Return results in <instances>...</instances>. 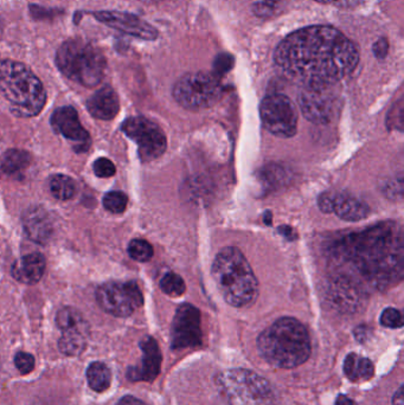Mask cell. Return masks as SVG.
<instances>
[{"mask_svg":"<svg viewBox=\"0 0 404 405\" xmlns=\"http://www.w3.org/2000/svg\"><path fill=\"white\" fill-rule=\"evenodd\" d=\"M274 61L286 76L305 87H323L349 76L358 66L359 52L337 29L314 25L281 40Z\"/></svg>","mask_w":404,"mask_h":405,"instance_id":"1","label":"cell"},{"mask_svg":"<svg viewBox=\"0 0 404 405\" xmlns=\"http://www.w3.org/2000/svg\"><path fill=\"white\" fill-rule=\"evenodd\" d=\"M128 197L121 191H111L103 198V206L113 213H121L126 210Z\"/></svg>","mask_w":404,"mask_h":405,"instance_id":"29","label":"cell"},{"mask_svg":"<svg viewBox=\"0 0 404 405\" xmlns=\"http://www.w3.org/2000/svg\"><path fill=\"white\" fill-rule=\"evenodd\" d=\"M23 225L26 235L37 243H47L54 234L52 220L42 208L28 210L23 217Z\"/></svg>","mask_w":404,"mask_h":405,"instance_id":"18","label":"cell"},{"mask_svg":"<svg viewBox=\"0 0 404 405\" xmlns=\"http://www.w3.org/2000/svg\"><path fill=\"white\" fill-rule=\"evenodd\" d=\"M258 347L267 362L293 369L309 359L311 340L306 327L297 319L281 318L262 332Z\"/></svg>","mask_w":404,"mask_h":405,"instance_id":"3","label":"cell"},{"mask_svg":"<svg viewBox=\"0 0 404 405\" xmlns=\"http://www.w3.org/2000/svg\"><path fill=\"white\" fill-rule=\"evenodd\" d=\"M260 115L265 130L277 137L292 138L297 133V110L286 95L265 96L260 106Z\"/></svg>","mask_w":404,"mask_h":405,"instance_id":"8","label":"cell"},{"mask_svg":"<svg viewBox=\"0 0 404 405\" xmlns=\"http://www.w3.org/2000/svg\"><path fill=\"white\" fill-rule=\"evenodd\" d=\"M380 323L388 328H401L403 326V318L400 311L395 308H387L380 315Z\"/></svg>","mask_w":404,"mask_h":405,"instance_id":"30","label":"cell"},{"mask_svg":"<svg viewBox=\"0 0 404 405\" xmlns=\"http://www.w3.org/2000/svg\"><path fill=\"white\" fill-rule=\"evenodd\" d=\"M61 72L84 87H96L104 76L106 59L99 47L82 38H72L61 45L56 54Z\"/></svg>","mask_w":404,"mask_h":405,"instance_id":"6","label":"cell"},{"mask_svg":"<svg viewBox=\"0 0 404 405\" xmlns=\"http://www.w3.org/2000/svg\"><path fill=\"white\" fill-rule=\"evenodd\" d=\"M0 91L11 103L13 113L22 118L40 114L47 102L40 79L25 64L11 59L0 61Z\"/></svg>","mask_w":404,"mask_h":405,"instance_id":"5","label":"cell"},{"mask_svg":"<svg viewBox=\"0 0 404 405\" xmlns=\"http://www.w3.org/2000/svg\"><path fill=\"white\" fill-rule=\"evenodd\" d=\"M52 126L56 133L74 142L76 152L82 153L89 148L91 137L79 121V114L72 107H62L52 114Z\"/></svg>","mask_w":404,"mask_h":405,"instance_id":"14","label":"cell"},{"mask_svg":"<svg viewBox=\"0 0 404 405\" xmlns=\"http://www.w3.org/2000/svg\"><path fill=\"white\" fill-rule=\"evenodd\" d=\"M387 49H388V47H387V40H380V42L375 45V52H376V55L378 54L380 50H382V52H380V57H384V56L387 55Z\"/></svg>","mask_w":404,"mask_h":405,"instance_id":"36","label":"cell"},{"mask_svg":"<svg viewBox=\"0 0 404 405\" xmlns=\"http://www.w3.org/2000/svg\"><path fill=\"white\" fill-rule=\"evenodd\" d=\"M88 333L79 330L62 332V337L59 340L61 352L65 356H79L87 346Z\"/></svg>","mask_w":404,"mask_h":405,"instance_id":"24","label":"cell"},{"mask_svg":"<svg viewBox=\"0 0 404 405\" xmlns=\"http://www.w3.org/2000/svg\"><path fill=\"white\" fill-rule=\"evenodd\" d=\"M318 3H321V4H331V3H336L338 0H316Z\"/></svg>","mask_w":404,"mask_h":405,"instance_id":"39","label":"cell"},{"mask_svg":"<svg viewBox=\"0 0 404 405\" xmlns=\"http://www.w3.org/2000/svg\"><path fill=\"white\" fill-rule=\"evenodd\" d=\"M94 172L99 178H109L114 176L116 169L109 159L100 158L94 162Z\"/></svg>","mask_w":404,"mask_h":405,"instance_id":"31","label":"cell"},{"mask_svg":"<svg viewBox=\"0 0 404 405\" xmlns=\"http://www.w3.org/2000/svg\"><path fill=\"white\" fill-rule=\"evenodd\" d=\"M202 342L201 313L190 303H184L176 312L172 325V347L189 349Z\"/></svg>","mask_w":404,"mask_h":405,"instance_id":"11","label":"cell"},{"mask_svg":"<svg viewBox=\"0 0 404 405\" xmlns=\"http://www.w3.org/2000/svg\"><path fill=\"white\" fill-rule=\"evenodd\" d=\"M56 323L62 332L79 330V332L89 333L87 321L84 320L79 311H76L75 308H72V307H64L57 313Z\"/></svg>","mask_w":404,"mask_h":405,"instance_id":"23","label":"cell"},{"mask_svg":"<svg viewBox=\"0 0 404 405\" xmlns=\"http://www.w3.org/2000/svg\"><path fill=\"white\" fill-rule=\"evenodd\" d=\"M331 86L305 87L299 96L302 114L307 120L317 125L331 121L334 113L336 99L329 91Z\"/></svg>","mask_w":404,"mask_h":405,"instance_id":"12","label":"cell"},{"mask_svg":"<svg viewBox=\"0 0 404 405\" xmlns=\"http://www.w3.org/2000/svg\"><path fill=\"white\" fill-rule=\"evenodd\" d=\"M233 67V59L229 55H221L216 59L214 67V75L219 76L229 70Z\"/></svg>","mask_w":404,"mask_h":405,"instance_id":"33","label":"cell"},{"mask_svg":"<svg viewBox=\"0 0 404 405\" xmlns=\"http://www.w3.org/2000/svg\"><path fill=\"white\" fill-rule=\"evenodd\" d=\"M31 164V155L22 150H10L0 159V171L8 176L20 174Z\"/></svg>","mask_w":404,"mask_h":405,"instance_id":"22","label":"cell"},{"mask_svg":"<svg viewBox=\"0 0 404 405\" xmlns=\"http://www.w3.org/2000/svg\"><path fill=\"white\" fill-rule=\"evenodd\" d=\"M363 291L352 281L339 277L329 291V299L334 308L344 313H353L361 306Z\"/></svg>","mask_w":404,"mask_h":405,"instance_id":"17","label":"cell"},{"mask_svg":"<svg viewBox=\"0 0 404 405\" xmlns=\"http://www.w3.org/2000/svg\"><path fill=\"white\" fill-rule=\"evenodd\" d=\"M212 277L230 306L248 307L258 299V279L238 248L228 247L218 252L212 264Z\"/></svg>","mask_w":404,"mask_h":405,"instance_id":"4","label":"cell"},{"mask_svg":"<svg viewBox=\"0 0 404 405\" xmlns=\"http://www.w3.org/2000/svg\"><path fill=\"white\" fill-rule=\"evenodd\" d=\"M318 205L323 213H336L341 220L349 222L364 220L370 213L368 205L346 193H323Z\"/></svg>","mask_w":404,"mask_h":405,"instance_id":"15","label":"cell"},{"mask_svg":"<svg viewBox=\"0 0 404 405\" xmlns=\"http://www.w3.org/2000/svg\"><path fill=\"white\" fill-rule=\"evenodd\" d=\"M403 385H401L396 391V394L394 395V399H392V404L394 405H404L403 402Z\"/></svg>","mask_w":404,"mask_h":405,"instance_id":"35","label":"cell"},{"mask_svg":"<svg viewBox=\"0 0 404 405\" xmlns=\"http://www.w3.org/2000/svg\"><path fill=\"white\" fill-rule=\"evenodd\" d=\"M87 108L94 118L111 120L119 113L120 102L114 89L109 86L102 87L88 100Z\"/></svg>","mask_w":404,"mask_h":405,"instance_id":"20","label":"cell"},{"mask_svg":"<svg viewBox=\"0 0 404 405\" xmlns=\"http://www.w3.org/2000/svg\"><path fill=\"white\" fill-rule=\"evenodd\" d=\"M96 300L103 311L119 318L133 314L143 306V298L134 282H109L96 291Z\"/></svg>","mask_w":404,"mask_h":405,"instance_id":"9","label":"cell"},{"mask_svg":"<svg viewBox=\"0 0 404 405\" xmlns=\"http://www.w3.org/2000/svg\"><path fill=\"white\" fill-rule=\"evenodd\" d=\"M140 347L143 350L141 365L131 369L128 376L132 381L152 382L160 372V364H162V354H160L158 344L151 337H146L143 342H140Z\"/></svg>","mask_w":404,"mask_h":405,"instance_id":"16","label":"cell"},{"mask_svg":"<svg viewBox=\"0 0 404 405\" xmlns=\"http://www.w3.org/2000/svg\"><path fill=\"white\" fill-rule=\"evenodd\" d=\"M123 130L138 145L143 162H152L166 151V137L162 128L148 119L137 116L127 119Z\"/></svg>","mask_w":404,"mask_h":405,"instance_id":"10","label":"cell"},{"mask_svg":"<svg viewBox=\"0 0 404 405\" xmlns=\"http://www.w3.org/2000/svg\"><path fill=\"white\" fill-rule=\"evenodd\" d=\"M118 405H147L143 401H140L138 398L133 397V396H125V397L120 399Z\"/></svg>","mask_w":404,"mask_h":405,"instance_id":"34","label":"cell"},{"mask_svg":"<svg viewBox=\"0 0 404 405\" xmlns=\"http://www.w3.org/2000/svg\"><path fill=\"white\" fill-rule=\"evenodd\" d=\"M267 4L274 5L275 3H279V1H281V0H265Z\"/></svg>","mask_w":404,"mask_h":405,"instance_id":"40","label":"cell"},{"mask_svg":"<svg viewBox=\"0 0 404 405\" xmlns=\"http://www.w3.org/2000/svg\"><path fill=\"white\" fill-rule=\"evenodd\" d=\"M403 250L402 229L385 222L337 240L332 256L348 276L356 277L357 286L385 288L403 277Z\"/></svg>","mask_w":404,"mask_h":405,"instance_id":"2","label":"cell"},{"mask_svg":"<svg viewBox=\"0 0 404 405\" xmlns=\"http://www.w3.org/2000/svg\"><path fill=\"white\" fill-rule=\"evenodd\" d=\"M336 405H357L355 402L351 399V398L348 397V396H344V395H341L339 397L337 398V401H336Z\"/></svg>","mask_w":404,"mask_h":405,"instance_id":"37","label":"cell"},{"mask_svg":"<svg viewBox=\"0 0 404 405\" xmlns=\"http://www.w3.org/2000/svg\"><path fill=\"white\" fill-rule=\"evenodd\" d=\"M15 364L20 370V374H26L31 372L35 367V358L33 356L26 352H18L15 357Z\"/></svg>","mask_w":404,"mask_h":405,"instance_id":"32","label":"cell"},{"mask_svg":"<svg viewBox=\"0 0 404 405\" xmlns=\"http://www.w3.org/2000/svg\"><path fill=\"white\" fill-rule=\"evenodd\" d=\"M160 288L165 294L173 296V298L182 296L187 291L184 280L175 273H167L166 275L163 276V279L160 281Z\"/></svg>","mask_w":404,"mask_h":405,"instance_id":"27","label":"cell"},{"mask_svg":"<svg viewBox=\"0 0 404 405\" xmlns=\"http://www.w3.org/2000/svg\"><path fill=\"white\" fill-rule=\"evenodd\" d=\"M128 254L132 259L138 262H147L153 256V248L151 244L145 240H133L128 245Z\"/></svg>","mask_w":404,"mask_h":405,"instance_id":"28","label":"cell"},{"mask_svg":"<svg viewBox=\"0 0 404 405\" xmlns=\"http://www.w3.org/2000/svg\"><path fill=\"white\" fill-rule=\"evenodd\" d=\"M93 16L109 28L133 36L141 40H153L158 31L152 25L135 15L119 11L93 12Z\"/></svg>","mask_w":404,"mask_h":405,"instance_id":"13","label":"cell"},{"mask_svg":"<svg viewBox=\"0 0 404 405\" xmlns=\"http://www.w3.org/2000/svg\"><path fill=\"white\" fill-rule=\"evenodd\" d=\"M88 384L96 392H103L111 386V374L103 362H91L87 369Z\"/></svg>","mask_w":404,"mask_h":405,"instance_id":"25","label":"cell"},{"mask_svg":"<svg viewBox=\"0 0 404 405\" xmlns=\"http://www.w3.org/2000/svg\"><path fill=\"white\" fill-rule=\"evenodd\" d=\"M223 88L212 72H190L182 76L173 88V98L187 109H206L222 98Z\"/></svg>","mask_w":404,"mask_h":405,"instance_id":"7","label":"cell"},{"mask_svg":"<svg viewBox=\"0 0 404 405\" xmlns=\"http://www.w3.org/2000/svg\"><path fill=\"white\" fill-rule=\"evenodd\" d=\"M344 372L350 381L359 382L371 379L375 374V367L373 362L368 358L351 353L345 359Z\"/></svg>","mask_w":404,"mask_h":405,"instance_id":"21","label":"cell"},{"mask_svg":"<svg viewBox=\"0 0 404 405\" xmlns=\"http://www.w3.org/2000/svg\"><path fill=\"white\" fill-rule=\"evenodd\" d=\"M281 234H285L288 236V238H292V229L290 228H286V227H282V228L279 229Z\"/></svg>","mask_w":404,"mask_h":405,"instance_id":"38","label":"cell"},{"mask_svg":"<svg viewBox=\"0 0 404 405\" xmlns=\"http://www.w3.org/2000/svg\"><path fill=\"white\" fill-rule=\"evenodd\" d=\"M50 191L56 199L68 201L75 196L76 183L68 176L56 174L50 181Z\"/></svg>","mask_w":404,"mask_h":405,"instance_id":"26","label":"cell"},{"mask_svg":"<svg viewBox=\"0 0 404 405\" xmlns=\"http://www.w3.org/2000/svg\"><path fill=\"white\" fill-rule=\"evenodd\" d=\"M45 267L47 262L44 256L40 252H32L20 257L13 263V275L22 284H37L43 277Z\"/></svg>","mask_w":404,"mask_h":405,"instance_id":"19","label":"cell"}]
</instances>
